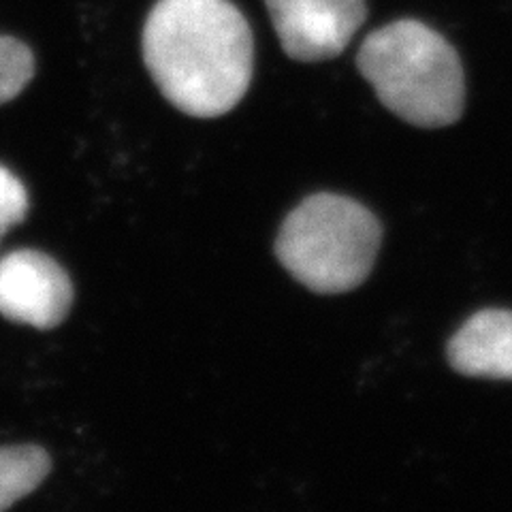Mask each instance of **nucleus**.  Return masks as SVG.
Wrapping results in <instances>:
<instances>
[{
    "label": "nucleus",
    "instance_id": "nucleus-1",
    "mask_svg": "<svg viewBox=\"0 0 512 512\" xmlns=\"http://www.w3.org/2000/svg\"><path fill=\"white\" fill-rule=\"evenodd\" d=\"M141 43L158 90L192 118L229 114L250 88L252 30L229 0H158Z\"/></svg>",
    "mask_w": 512,
    "mask_h": 512
},
{
    "label": "nucleus",
    "instance_id": "nucleus-2",
    "mask_svg": "<svg viewBox=\"0 0 512 512\" xmlns=\"http://www.w3.org/2000/svg\"><path fill=\"white\" fill-rule=\"evenodd\" d=\"M361 75L380 103L408 124H455L466 103L461 60L440 32L416 20H399L372 32L357 56Z\"/></svg>",
    "mask_w": 512,
    "mask_h": 512
},
{
    "label": "nucleus",
    "instance_id": "nucleus-3",
    "mask_svg": "<svg viewBox=\"0 0 512 512\" xmlns=\"http://www.w3.org/2000/svg\"><path fill=\"white\" fill-rule=\"evenodd\" d=\"M380 242V222L365 205L320 192L286 216L276 239V256L310 291L340 295L372 274Z\"/></svg>",
    "mask_w": 512,
    "mask_h": 512
},
{
    "label": "nucleus",
    "instance_id": "nucleus-4",
    "mask_svg": "<svg viewBox=\"0 0 512 512\" xmlns=\"http://www.w3.org/2000/svg\"><path fill=\"white\" fill-rule=\"evenodd\" d=\"M282 50L299 62L340 56L365 22V0H265Z\"/></svg>",
    "mask_w": 512,
    "mask_h": 512
},
{
    "label": "nucleus",
    "instance_id": "nucleus-5",
    "mask_svg": "<svg viewBox=\"0 0 512 512\" xmlns=\"http://www.w3.org/2000/svg\"><path fill=\"white\" fill-rule=\"evenodd\" d=\"M71 303L73 284L52 256L18 250L0 259V314L13 323L54 329Z\"/></svg>",
    "mask_w": 512,
    "mask_h": 512
},
{
    "label": "nucleus",
    "instance_id": "nucleus-6",
    "mask_svg": "<svg viewBox=\"0 0 512 512\" xmlns=\"http://www.w3.org/2000/svg\"><path fill=\"white\" fill-rule=\"evenodd\" d=\"M446 355L461 376L512 380V312L474 314L448 342Z\"/></svg>",
    "mask_w": 512,
    "mask_h": 512
},
{
    "label": "nucleus",
    "instance_id": "nucleus-7",
    "mask_svg": "<svg viewBox=\"0 0 512 512\" xmlns=\"http://www.w3.org/2000/svg\"><path fill=\"white\" fill-rule=\"evenodd\" d=\"M52 470V459L41 446L0 448V510L24 500Z\"/></svg>",
    "mask_w": 512,
    "mask_h": 512
},
{
    "label": "nucleus",
    "instance_id": "nucleus-8",
    "mask_svg": "<svg viewBox=\"0 0 512 512\" xmlns=\"http://www.w3.org/2000/svg\"><path fill=\"white\" fill-rule=\"evenodd\" d=\"M35 77V56L30 47L0 35V105L13 101Z\"/></svg>",
    "mask_w": 512,
    "mask_h": 512
},
{
    "label": "nucleus",
    "instance_id": "nucleus-9",
    "mask_svg": "<svg viewBox=\"0 0 512 512\" xmlns=\"http://www.w3.org/2000/svg\"><path fill=\"white\" fill-rule=\"evenodd\" d=\"M28 214V192L15 175L0 165V242L9 229L18 224Z\"/></svg>",
    "mask_w": 512,
    "mask_h": 512
}]
</instances>
